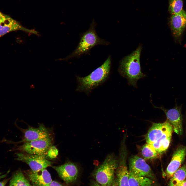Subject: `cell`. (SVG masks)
<instances>
[{"label": "cell", "instance_id": "1", "mask_svg": "<svg viewBox=\"0 0 186 186\" xmlns=\"http://www.w3.org/2000/svg\"><path fill=\"white\" fill-rule=\"evenodd\" d=\"M111 64L109 56L104 63L88 75L84 77L76 76L78 86L76 91L89 94L91 91L104 82L108 78Z\"/></svg>", "mask_w": 186, "mask_h": 186}, {"label": "cell", "instance_id": "2", "mask_svg": "<svg viewBox=\"0 0 186 186\" xmlns=\"http://www.w3.org/2000/svg\"><path fill=\"white\" fill-rule=\"evenodd\" d=\"M141 48L140 47L120 61L119 68L120 74L127 79L128 84L136 87L138 80L145 76L142 72L140 63Z\"/></svg>", "mask_w": 186, "mask_h": 186}, {"label": "cell", "instance_id": "3", "mask_svg": "<svg viewBox=\"0 0 186 186\" xmlns=\"http://www.w3.org/2000/svg\"><path fill=\"white\" fill-rule=\"evenodd\" d=\"M96 25L93 19L88 29L81 35L79 42L75 49L62 60H67L73 57H79L88 53L92 48L96 45H108L110 44L109 42L98 36L95 30Z\"/></svg>", "mask_w": 186, "mask_h": 186}, {"label": "cell", "instance_id": "4", "mask_svg": "<svg viewBox=\"0 0 186 186\" xmlns=\"http://www.w3.org/2000/svg\"><path fill=\"white\" fill-rule=\"evenodd\" d=\"M119 161L112 154L106 157L103 162L93 172L92 175L100 184L111 186L115 179V174Z\"/></svg>", "mask_w": 186, "mask_h": 186}, {"label": "cell", "instance_id": "5", "mask_svg": "<svg viewBox=\"0 0 186 186\" xmlns=\"http://www.w3.org/2000/svg\"><path fill=\"white\" fill-rule=\"evenodd\" d=\"M52 144L51 137L23 143L14 150L31 154L46 156Z\"/></svg>", "mask_w": 186, "mask_h": 186}, {"label": "cell", "instance_id": "6", "mask_svg": "<svg viewBox=\"0 0 186 186\" xmlns=\"http://www.w3.org/2000/svg\"><path fill=\"white\" fill-rule=\"evenodd\" d=\"M46 156L20 152L16 154V159L26 163L32 171L36 172L52 166L53 162L48 160Z\"/></svg>", "mask_w": 186, "mask_h": 186}, {"label": "cell", "instance_id": "7", "mask_svg": "<svg viewBox=\"0 0 186 186\" xmlns=\"http://www.w3.org/2000/svg\"><path fill=\"white\" fill-rule=\"evenodd\" d=\"M128 171L138 176L157 180L156 176L150 166L144 159L137 156H133L129 159Z\"/></svg>", "mask_w": 186, "mask_h": 186}, {"label": "cell", "instance_id": "8", "mask_svg": "<svg viewBox=\"0 0 186 186\" xmlns=\"http://www.w3.org/2000/svg\"><path fill=\"white\" fill-rule=\"evenodd\" d=\"M51 167L57 172L60 177L67 183L75 182L78 177L79 170L76 165L70 161L58 166Z\"/></svg>", "mask_w": 186, "mask_h": 186}, {"label": "cell", "instance_id": "9", "mask_svg": "<svg viewBox=\"0 0 186 186\" xmlns=\"http://www.w3.org/2000/svg\"><path fill=\"white\" fill-rule=\"evenodd\" d=\"M172 131H173V127L167 120L163 123H154L147 133L146 137V143L152 144Z\"/></svg>", "mask_w": 186, "mask_h": 186}, {"label": "cell", "instance_id": "10", "mask_svg": "<svg viewBox=\"0 0 186 186\" xmlns=\"http://www.w3.org/2000/svg\"><path fill=\"white\" fill-rule=\"evenodd\" d=\"M18 30L39 35L36 31L26 28L18 21L7 15H5L0 20V38L10 32Z\"/></svg>", "mask_w": 186, "mask_h": 186}, {"label": "cell", "instance_id": "11", "mask_svg": "<svg viewBox=\"0 0 186 186\" xmlns=\"http://www.w3.org/2000/svg\"><path fill=\"white\" fill-rule=\"evenodd\" d=\"M163 110L166 114L167 120L172 125L173 131L177 134L181 135L183 132L182 105H176L173 108L167 109L162 107H157Z\"/></svg>", "mask_w": 186, "mask_h": 186}, {"label": "cell", "instance_id": "12", "mask_svg": "<svg viewBox=\"0 0 186 186\" xmlns=\"http://www.w3.org/2000/svg\"><path fill=\"white\" fill-rule=\"evenodd\" d=\"M23 137L21 143L30 142L51 137V132L49 129L43 124H40L38 127L34 128L29 127L23 130Z\"/></svg>", "mask_w": 186, "mask_h": 186}, {"label": "cell", "instance_id": "13", "mask_svg": "<svg viewBox=\"0 0 186 186\" xmlns=\"http://www.w3.org/2000/svg\"><path fill=\"white\" fill-rule=\"evenodd\" d=\"M186 156V146H180L174 151L166 169V175L167 180L170 179L179 168L183 162Z\"/></svg>", "mask_w": 186, "mask_h": 186}, {"label": "cell", "instance_id": "14", "mask_svg": "<svg viewBox=\"0 0 186 186\" xmlns=\"http://www.w3.org/2000/svg\"><path fill=\"white\" fill-rule=\"evenodd\" d=\"M26 174L33 186H48L52 181L50 174L46 168L36 172L31 170Z\"/></svg>", "mask_w": 186, "mask_h": 186}, {"label": "cell", "instance_id": "15", "mask_svg": "<svg viewBox=\"0 0 186 186\" xmlns=\"http://www.w3.org/2000/svg\"><path fill=\"white\" fill-rule=\"evenodd\" d=\"M170 24L174 36L176 38L180 37L186 26V12L183 10L178 13L172 15Z\"/></svg>", "mask_w": 186, "mask_h": 186}, {"label": "cell", "instance_id": "16", "mask_svg": "<svg viewBox=\"0 0 186 186\" xmlns=\"http://www.w3.org/2000/svg\"><path fill=\"white\" fill-rule=\"evenodd\" d=\"M125 155L122 153L120 155L118 165L115 172L118 186H129V171Z\"/></svg>", "mask_w": 186, "mask_h": 186}, {"label": "cell", "instance_id": "17", "mask_svg": "<svg viewBox=\"0 0 186 186\" xmlns=\"http://www.w3.org/2000/svg\"><path fill=\"white\" fill-rule=\"evenodd\" d=\"M129 186H159L156 181L129 172Z\"/></svg>", "mask_w": 186, "mask_h": 186}, {"label": "cell", "instance_id": "18", "mask_svg": "<svg viewBox=\"0 0 186 186\" xmlns=\"http://www.w3.org/2000/svg\"><path fill=\"white\" fill-rule=\"evenodd\" d=\"M173 131H170L155 142L151 144L159 153L166 151L169 145Z\"/></svg>", "mask_w": 186, "mask_h": 186}, {"label": "cell", "instance_id": "19", "mask_svg": "<svg viewBox=\"0 0 186 186\" xmlns=\"http://www.w3.org/2000/svg\"><path fill=\"white\" fill-rule=\"evenodd\" d=\"M10 186H33L20 170L16 172L10 180Z\"/></svg>", "mask_w": 186, "mask_h": 186}, {"label": "cell", "instance_id": "20", "mask_svg": "<svg viewBox=\"0 0 186 186\" xmlns=\"http://www.w3.org/2000/svg\"><path fill=\"white\" fill-rule=\"evenodd\" d=\"M186 177V165H183L174 173L168 186H176L185 180Z\"/></svg>", "mask_w": 186, "mask_h": 186}, {"label": "cell", "instance_id": "21", "mask_svg": "<svg viewBox=\"0 0 186 186\" xmlns=\"http://www.w3.org/2000/svg\"><path fill=\"white\" fill-rule=\"evenodd\" d=\"M142 154L144 159H151L156 157L160 153L151 144L146 143L142 147Z\"/></svg>", "mask_w": 186, "mask_h": 186}, {"label": "cell", "instance_id": "22", "mask_svg": "<svg viewBox=\"0 0 186 186\" xmlns=\"http://www.w3.org/2000/svg\"><path fill=\"white\" fill-rule=\"evenodd\" d=\"M183 0H169V10L172 15L178 13L183 10Z\"/></svg>", "mask_w": 186, "mask_h": 186}, {"label": "cell", "instance_id": "23", "mask_svg": "<svg viewBox=\"0 0 186 186\" xmlns=\"http://www.w3.org/2000/svg\"><path fill=\"white\" fill-rule=\"evenodd\" d=\"M58 153L57 149L54 146H51L48 151L47 155L49 157L53 158L57 156Z\"/></svg>", "mask_w": 186, "mask_h": 186}, {"label": "cell", "instance_id": "24", "mask_svg": "<svg viewBox=\"0 0 186 186\" xmlns=\"http://www.w3.org/2000/svg\"><path fill=\"white\" fill-rule=\"evenodd\" d=\"M48 186H63L61 184L55 181H52Z\"/></svg>", "mask_w": 186, "mask_h": 186}, {"label": "cell", "instance_id": "25", "mask_svg": "<svg viewBox=\"0 0 186 186\" xmlns=\"http://www.w3.org/2000/svg\"><path fill=\"white\" fill-rule=\"evenodd\" d=\"M90 186H106L101 185L97 182L96 181L92 180L90 184Z\"/></svg>", "mask_w": 186, "mask_h": 186}, {"label": "cell", "instance_id": "26", "mask_svg": "<svg viewBox=\"0 0 186 186\" xmlns=\"http://www.w3.org/2000/svg\"><path fill=\"white\" fill-rule=\"evenodd\" d=\"M176 186H186V180H185Z\"/></svg>", "mask_w": 186, "mask_h": 186}, {"label": "cell", "instance_id": "27", "mask_svg": "<svg viewBox=\"0 0 186 186\" xmlns=\"http://www.w3.org/2000/svg\"><path fill=\"white\" fill-rule=\"evenodd\" d=\"M112 186H118V180L116 177L115 178L114 181Z\"/></svg>", "mask_w": 186, "mask_h": 186}, {"label": "cell", "instance_id": "28", "mask_svg": "<svg viewBox=\"0 0 186 186\" xmlns=\"http://www.w3.org/2000/svg\"><path fill=\"white\" fill-rule=\"evenodd\" d=\"M7 182V180L0 182V186H5Z\"/></svg>", "mask_w": 186, "mask_h": 186}, {"label": "cell", "instance_id": "29", "mask_svg": "<svg viewBox=\"0 0 186 186\" xmlns=\"http://www.w3.org/2000/svg\"><path fill=\"white\" fill-rule=\"evenodd\" d=\"M5 15L0 11V20H1Z\"/></svg>", "mask_w": 186, "mask_h": 186}, {"label": "cell", "instance_id": "30", "mask_svg": "<svg viewBox=\"0 0 186 186\" xmlns=\"http://www.w3.org/2000/svg\"><path fill=\"white\" fill-rule=\"evenodd\" d=\"M6 174L0 175V179L4 178L6 176Z\"/></svg>", "mask_w": 186, "mask_h": 186}]
</instances>
